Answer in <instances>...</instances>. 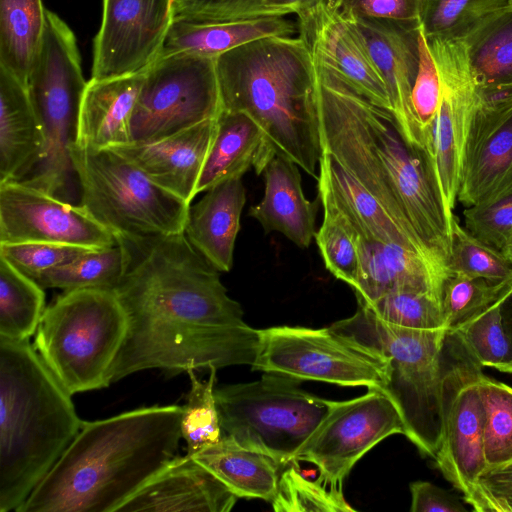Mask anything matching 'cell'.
<instances>
[{
  "label": "cell",
  "mask_w": 512,
  "mask_h": 512,
  "mask_svg": "<svg viewBox=\"0 0 512 512\" xmlns=\"http://www.w3.org/2000/svg\"><path fill=\"white\" fill-rule=\"evenodd\" d=\"M510 0H423L421 29L426 37H463L480 19Z\"/></svg>",
  "instance_id": "ee69618b"
},
{
  "label": "cell",
  "mask_w": 512,
  "mask_h": 512,
  "mask_svg": "<svg viewBox=\"0 0 512 512\" xmlns=\"http://www.w3.org/2000/svg\"><path fill=\"white\" fill-rule=\"evenodd\" d=\"M222 111L216 58L158 57L145 71L131 120V143L154 142Z\"/></svg>",
  "instance_id": "8fae6325"
},
{
  "label": "cell",
  "mask_w": 512,
  "mask_h": 512,
  "mask_svg": "<svg viewBox=\"0 0 512 512\" xmlns=\"http://www.w3.org/2000/svg\"><path fill=\"white\" fill-rule=\"evenodd\" d=\"M318 194L327 197L357 235L397 243L420 255L444 281L419 239L402 227L385 208L329 153L319 158Z\"/></svg>",
  "instance_id": "603a6c76"
},
{
  "label": "cell",
  "mask_w": 512,
  "mask_h": 512,
  "mask_svg": "<svg viewBox=\"0 0 512 512\" xmlns=\"http://www.w3.org/2000/svg\"><path fill=\"white\" fill-rule=\"evenodd\" d=\"M448 274L482 278L498 284L512 280V263L500 250L473 236L453 216Z\"/></svg>",
  "instance_id": "ab89813d"
},
{
  "label": "cell",
  "mask_w": 512,
  "mask_h": 512,
  "mask_svg": "<svg viewBox=\"0 0 512 512\" xmlns=\"http://www.w3.org/2000/svg\"><path fill=\"white\" fill-rule=\"evenodd\" d=\"M411 512H465L466 507L445 490L427 481L410 483Z\"/></svg>",
  "instance_id": "816d5d0a"
},
{
  "label": "cell",
  "mask_w": 512,
  "mask_h": 512,
  "mask_svg": "<svg viewBox=\"0 0 512 512\" xmlns=\"http://www.w3.org/2000/svg\"><path fill=\"white\" fill-rule=\"evenodd\" d=\"M426 40L441 80V100L426 155L444 204L453 214L467 130L481 96L470 73L461 38L426 37Z\"/></svg>",
  "instance_id": "9a60e30c"
},
{
  "label": "cell",
  "mask_w": 512,
  "mask_h": 512,
  "mask_svg": "<svg viewBox=\"0 0 512 512\" xmlns=\"http://www.w3.org/2000/svg\"><path fill=\"white\" fill-rule=\"evenodd\" d=\"M90 250L94 249L49 242L0 243V257L33 280L41 273L71 262Z\"/></svg>",
  "instance_id": "bcb514c9"
},
{
  "label": "cell",
  "mask_w": 512,
  "mask_h": 512,
  "mask_svg": "<svg viewBox=\"0 0 512 512\" xmlns=\"http://www.w3.org/2000/svg\"><path fill=\"white\" fill-rule=\"evenodd\" d=\"M463 216L473 236L501 251L512 238V192L487 204L466 207Z\"/></svg>",
  "instance_id": "c3c4849f"
},
{
  "label": "cell",
  "mask_w": 512,
  "mask_h": 512,
  "mask_svg": "<svg viewBox=\"0 0 512 512\" xmlns=\"http://www.w3.org/2000/svg\"><path fill=\"white\" fill-rule=\"evenodd\" d=\"M71 396L29 339L0 336V512H17L78 434Z\"/></svg>",
  "instance_id": "277c9868"
},
{
  "label": "cell",
  "mask_w": 512,
  "mask_h": 512,
  "mask_svg": "<svg viewBox=\"0 0 512 512\" xmlns=\"http://www.w3.org/2000/svg\"><path fill=\"white\" fill-rule=\"evenodd\" d=\"M301 382L265 372L259 380L215 389L223 435L289 465L335 402L301 389Z\"/></svg>",
  "instance_id": "9c48e42d"
},
{
  "label": "cell",
  "mask_w": 512,
  "mask_h": 512,
  "mask_svg": "<svg viewBox=\"0 0 512 512\" xmlns=\"http://www.w3.org/2000/svg\"><path fill=\"white\" fill-rule=\"evenodd\" d=\"M419 62L412 88V108L427 153L433 126L441 100V80L438 67L420 27L418 34Z\"/></svg>",
  "instance_id": "f6af8a7d"
},
{
  "label": "cell",
  "mask_w": 512,
  "mask_h": 512,
  "mask_svg": "<svg viewBox=\"0 0 512 512\" xmlns=\"http://www.w3.org/2000/svg\"><path fill=\"white\" fill-rule=\"evenodd\" d=\"M298 165L275 154L265 166L264 196L250 207L248 215L256 219L266 234L279 232L300 248L310 246L315 237L318 202L306 199Z\"/></svg>",
  "instance_id": "d4e9b609"
},
{
  "label": "cell",
  "mask_w": 512,
  "mask_h": 512,
  "mask_svg": "<svg viewBox=\"0 0 512 512\" xmlns=\"http://www.w3.org/2000/svg\"><path fill=\"white\" fill-rule=\"evenodd\" d=\"M348 20H375L407 29L421 27L423 0H326Z\"/></svg>",
  "instance_id": "7dc6e473"
},
{
  "label": "cell",
  "mask_w": 512,
  "mask_h": 512,
  "mask_svg": "<svg viewBox=\"0 0 512 512\" xmlns=\"http://www.w3.org/2000/svg\"><path fill=\"white\" fill-rule=\"evenodd\" d=\"M143 78L144 71L88 81L80 108L78 145L104 149L131 143V120Z\"/></svg>",
  "instance_id": "4316f807"
},
{
  "label": "cell",
  "mask_w": 512,
  "mask_h": 512,
  "mask_svg": "<svg viewBox=\"0 0 512 512\" xmlns=\"http://www.w3.org/2000/svg\"><path fill=\"white\" fill-rule=\"evenodd\" d=\"M265 0H173L174 19L221 22L271 16Z\"/></svg>",
  "instance_id": "681fc988"
},
{
  "label": "cell",
  "mask_w": 512,
  "mask_h": 512,
  "mask_svg": "<svg viewBox=\"0 0 512 512\" xmlns=\"http://www.w3.org/2000/svg\"><path fill=\"white\" fill-rule=\"evenodd\" d=\"M324 209L323 221L315 233V240L326 269L351 288L355 286L359 254L357 234L334 204L318 194Z\"/></svg>",
  "instance_id": "8d00e7d4"
},
{
  "label": "cell",
  "mask_w": 512,
  "mask_h": 512,
  "mask_svg": "<svg viewBox=\"0 0 512 512\" xmlns=\"http://www.w3.org/2000/svg\"><path fill=\"white\" fill-rule=\"evenodd\" d=\"M330 329L386 361L388 374L382 391L399 409L406 437L422 454L435 458L442 437V353L447 330L387 323L363 303Z\"/></svg>",
  "instance_id": "5b68a950"
},
{
  "label": "cell",
  "mask_w": 512,
  "mask_h": 512,
  "mask_svg": "<svg viewBox=\"0 0 512 512\" xmlns=\"http://www.w3.org/2000/svg\"><path fill=\"white\" fill-rule=\"evenodd\" d=\"M298 25L286 16H263L221 22L174 19L159 57L192 54L217 58L251 41L273 37H292Z\"/></svg>",
  "instance_id": "f546056e"
},
{
  "label": "cell",
  "mask_w": 512,
  "mask_h": 512,
  "mask_svg": "<svg viewBox=\"0 0 512 512\" xmlns=\"http://www.w3.org/2000/svg\"><path fill=\"white\" fill-rule=\"evenodd\" d=\"M81 205L120 242L184 233L190 204L112 148L71 150Z\"/></svg>",
  "instance_id": "ba28073f"
},
{
  "label": "cell",
  "mask_w": 512,
  "mask_h": 512,
  "mask_svg": "<svg viewBox=\"0 0 512 512\" xmlns=\"http://www.w3.org/2000/svg\"><path fill=\"white\" fill-rule=\"evenodd\" d=\"M45 24L42 0H0V67L26 85Z\"/></svg>",
  "instance_id": "d6a6232c"
},
{
  "label": "cell",
  "mask_w": 512,
  "mask_h": 512,
  "mask_svg": "<svg viewBox=\"0 0 512 512\" xmlns=\"http://www.w3.org/2000/svg\"><path fill=\"white\" fill-rule=\"evenodd\" d=\"M87 83L73 31L56 13L46 10L42 41L27 82L44 147L37 165L18 181L57 197L65 191L75 174L71 150L78 141Z\"/></svg>",
  "instance_id": "52a82bcc"
},
{
  "label": "cell",
  "mask_w": 512,
  "mask_h": 512,
  "mask_svg": "<svg viewBox=\"0 0 512 512\" xmlns=\"http://www.w3.org/2000/svg\"><path fill=\"white\" fill-rule=\"evenodd\" d=\"M130 258L128 246L118 241L114 246L94 249L38 275L34 281L43 289L63 291L99 288L114 290L122 280Z\"/></svg>",
  "instance_id": "836d02e7"
},
{
  "label": "cell",
  "mask_w": 512,
  "mask_h": 512,
  "mask_svg": "<svg viewBox=\"0 0 512 512\" xmlns=\"http://www.w3.org/2000/svg\"><path fill=\"white\" fill-rule=\"evenodd\" d=\"M470 73L485 100L512 95V0L480 19L463 37Z\"/></svg>",
  "instance_id": "4dcf8cb0"
},
{
  "label": "cell",
  "mask_w": 512,
  "mask_h": 512,
  "mask_svg": "<svg viewBox=\"0 0 512 512\" xmlns=\"http://www.w3.org/2000/svg\"><path fill=\"white\" fill-rule=\"evenodd\" d=\"M126 272L113 290L127 331L108 374L114 383L135 372L252 365L258 329L247 325L220 271L184 233L127 244Z\"/></svg>",
  "instance_id": "6da1fadb"
},
{
  "label": "cell",
  "mask_w": 512,
  "mask_h": 512,
  "mask_svg": "<svg viewBox=\"0 0 512 512\" xmlns=\"http://www.w3.org/2000/svg\"><path fill=\"white\" fill-rule=\"evenodd\" d=\"M464 498L478 512H512V461L486 469Z\"/></svg>",
  "instance_id": "f907efd6"
},
{
  "label": "cell",
  "mask_w": 512,
  "mask_h": 512,
  "mask_svg": "<svg viewBox=\"0 0 512 512\" xmlns=\"http://www.w3.org/2000/svg\"><path fill=\"white\" fill-rule=\"evenodd\" d=\"M217 129L208 119L166 138L113 147L139 167L154 183L191 204Z\"/></svg>",
  "instance_id": "7402d4cb"
},
{
  "label": "cell",
  "mask_w": 512,
  "mask_h": 512,
  "mask_svg": "<svg viewBox=\"0 0 512 512\" xmlns=\"http://www.w3.org/2000/svg\"><path fill=\"white\" fill-rule=\"evenodd\" d=\"M246 195L242 177L221 182L189 207L184 234L217 270L229 272Z\"/></svg>",
  "instance_id": "484cf974"
},
{
  "label": "cell",
  "mask_w": 512,
  "mask_h": 512,
  "mask_svg": "<svg viewBox=\"0 0 512 512\" xmlns=\"http://www.w3.org/2000/svg\"><path fill=\"white\" fill-rule=\"evenodd\" d=\"M511 286L512 280L494 284L482 278L448 274L441 290V306L447 330L452 331L494 303Z\"/></svg>",
  "instance_id": "b9f144b4"
},
{
  "label": "cell",
  "mask_w": 512,
  "mask_h": 512,
  "mask_svg": "<svg viewBox=\"0 0 512 512\" xmlns=\"http://www.w3.org/2000/svg\"><path fill=\"white\" fill-rule=\"evenodd\" d=\"M275 154L264 132L250 116L222 110L196 192H206L221 182L242 177L250 167L257 175L262 174Z\"/></svg>",
  "instance_id": "f1b7e54d"
},
{
  "label": "cell",
  "mask_w": 512,
  "mask_h": 512,
  "mask_svg": "<svg viewBox=\"0 0 512 512\" xmlns=\"http://www.w3.org/2000/svg\"><path fill=\"white\" fill-rule=\"evenodd\" d=\"M485 410L484 455L487 468L512 461V387L479 375Z\"/></svg>",
  "instance_id": "f35d334b"
},
{
  "label": "cell",
  "mask_w": 512,
  "mask_h": 512,
  "mask_svg": "<svg viewBox=\"0 0 512 512\" xmlns=\"http://www.w3.org/2000/svg\"><path fill=\"white\" fill-rule=\"evenodd\" d=\"M173 20V0H103L91 78L145 71L159 57Z\"/></svg>",
  "instance_id": "e0dca14e"
},
{
  "label": "cell",
  "mask_w": 512,
  "mask_h": 512,
  "mask_svg": "<svg viewBox=\"0 0 512 512\" xmlns=\"http://www.w3.org/2000/svg\"><path fill=\"white\" fill-rule=\"evenodd\" d=\"M126 331V314L113 290H68L45 308L33 347L74 395L110 385L108 374Z\"/></svg>",
  "instance_id": "8992f818"
},
{
  "label": "cell",
  "mask_w": 512,
  "mask_h": 512,
  "mask_svg": "<svg viewBox=\"0 0 512 512\" xmlns=\"http://www.w3.org/2000/svg\"><path fill=\"white\" fill-rule=\"evenodd\" d=\"M442 361V437L434 460L444 477L466 497L487 468L485 410L479 392L482 366L451 331L444 339Z\"/></svg>",
  "instance_id": "4fadbf2b"
},
{
  "label": "cell",
  "mask_w": 512,
  "mask_h": 512,
  "mask_svg": "<svg viewBox=\"0 0 512 512\" xmlns=\"http://www.w3.org/2000/svg\"><path fill=\"white\" fill-rule=\"evenodd\" d=\"M45 308L44 289L0 257V336L29 339Z\"/></svg>",
  "instance_id": "e575fe53"
},
{
  "label": "cell",
  "mask_w": 512,
  "mask_h": 512,
  "mask_svg": "<svg viewBox=\"0 0 512 512\" xmlns=\"http://www.w3.org/2000/svg\"><path fill=\"white\" fill-rule=\"evenodd\" d=\"M297 18L299 36L315 61L370 102L392 113L384 81L354 25L326 0Z\"/></svg>",
  "instance_id": "d6986e66"
},
{
  "label": "cell",
  "mask_w": 512,
  "mask_h": 512,
  "mask_svg": "<svg viewBox=\"0 0 512 512\" xmlns=\"http://www.w3.org/2000/svg\"><path fill=\"white\" fill-rule=\"evenodd\" d=\"M238 498L271 502L281 474L271 456L245 448L229 436L192 456Z\"/></svg>",
  "instance_id": "1f68e13d"
},
{
  "label": "cell",
  "mask_w": 512,
  "mask_h": 512,
  "mask_svg": "<svg viewBox=\"0 0 512 512\" xmlns=\"http://www.w3.org/2000/svg\"><path fill=\"white\" fill-rule=\"evenodd\" d=\"M512 192V95L481 97L467 130L457 200L487 204Z\"/></svg>",
  "instance_id": "ac0fdd59"
},
{
  "label": "cell",
  "mask_w": 512,
  "mask_h": 512,
  "mask_svg": "<svg viewBox=\"0 0 512 512\" xmlns=\"http://www.w3.org/2000/svg\"><path fill=\"white\" fill-rule=\"evenodd\" d=\"M501 252L511 261L512 263V238L503 247Z\"/></svg>",
  "instance_id": "11a10c76"
},
{
  "label": "cell",
  "mask_w": 512,
  "mask_h": 512,
  "mask_svg": "<svg viewBox=\"0 0 512 512\" xmlns=\"http://www.w3.org/2000/svg\"><path fill=\"white\" fill-rule=\"evenodd\" d=\"M43 147L42 128L27 85L0 67V182L27 176Z\"/></svg>",
  "instance_id": "83f0119b"
},
{
  "label": "cell",
  "mask_w": 512,
  "mask_h": 512,
  "mask_svg": "<svg viewBox=\"0 0 512 512\" xmlns=\"http://www.w3.org/2000/svg\"><path fill=\"white\" fill-rule=\"evenodd\" d=\"M258 333L253 371L346 387L385 388L386 361L330 327L276 326Z\"/></svg>",
  "instance_id": "7c38bea8"
},
{
  "label": "cell",
  "mask_w": 512,
  "mask_h": 512,
  "mask_svg": "<svg viewBox=\"0 0 512 512\" xmlns=\"http://www.w3.org/2000/svg\"><path fill=\"white\" fill-rule=\"evenodd\" d=\"M359 269L355 286L357 302L372 303L400 290L428 292L441 301L443 280L418 254L393 242L357 235Z\"/></svg>",
  "instance_id": "cb8c5ba5"
},
{
  "label": "cell",
  "mask_w": 512,
  "mask_h": 512,
  "mask_svg": "<svg viewBox=\"0 0 512 512\" xmlns=\"http://www.w3.org/2000/svg\"><path fill=\"white\" fill-rule=\"evenodd\" d=\"M49 242L88 249L118 243L81 205L20 181L0 182V243Z\"/></svg>",
  "instance_id": "2e32d148"
},
{
  "label": "cell",
  "mask_w": 512,
  "mask_h": 512,
  "mask_svg": "<svg viewBox=\"0 0 512 512\" xmlns=\"http://www.w3.org/2000/svg\"><path fill=\"white\" fill-rule=\"evenodd\" d=\"M234 495L191 455L175 456L116 512H228Z\"/></svg>",
  "instance_id": "ffe728a7"
},
{
  "label": "cell",
  "mask_w": 512,
  "mask_h": 512,
  "mask_svg": "<svg viewBox=\"0 0 512 512\" xmlns=\"http://www.w3.org/2000/svg\"><path fill=\"white\" fill-rule=\"evenodd\" d=\"M501 297L451 332L458 336L478 364L512 373V348L502 324Z\"/></svg>",
  "instance_id": "d590c367"
},
{
  "label": "cell",
  "mask_w": 512,
  "mask_h": 512,
  "mask_svg": "<svg viewBox=\"0 0 512 512\" xmlns=\"http://www.w3.org/2000/svg\"><path fill=\"white\" fill-rule=\"evenodd\" d=\"M348 20V19H347ZM364 40L386 86L392 115L409 144L424 151L412 108V88L418 70L419 29L375 20H349Z\"/></svg>",
  "instance_id": "44dd1931"
},
{
  "label": "cell",
  "mask_w": 512,
  "mask_h": 512,
  "mask_svg": "<svg viewBox=\"0 0 512 512\" xmlns=\"http://www.w3.org/2000/svg\"><path fill=\"white\" fill-rule=\"evenodd\" d=\"M183 406H150L82 423L17 512H116L177 456Z\"/></svg>",
  "instance_id": "7a4b0ae2"
},
{
  "label": "cell",
  "mask_w": 512,
  "mask_h": 512,
  "mask_svg": "<svg viewBox=\"0 0 512 512\" xmlns=\"http://www.w3.org/2000/svg\"><path fill=\"white\" fill-rule=\"evenodd\" d=\"M351 89L355 111L386 181L433 263L446 277L454 215L444 204L426 153L407 142L391 112Z\"/></svg>",
  "instance_id": "30bf717a"
},
{
  "label": "cell",
  "mask_w": 512,
  "mask_h": 512,
  "mask_svg": "<svg viewBox=\"0 0 512 512\" xmlns=\"http://www.w3.org/2000/svg\"><path fill=\"white\" fill-rule=\"evenodd\" d=\"M222 110L243 112L260 126L276 154L318 179L321 140L314 59L306 42L273 36L216 58Z\"/></svg>",
  "instance_id": "3957f363"
},
{
  "label": "cell",
  "mask_w": 512,
  "mask_h": 512,
  "mask_svg": "<svg viewBox=\"0 0 512 512\" xmlns=\"http://www.w3.org/2000/svg\"><path fill=\"white\" fill-rule=\"evenodd\" d=\"M324 2L325 0H265L264 5L271 16L296 14L299 17L313 11Z\"/></svg>",
  "instance_id": "f5cc1de1"
},
{
  "label": "cell",
  "mask_w": 512,
  "mask_h": 512,
  "mask_svg": "<svg viewBox=\"0 0 512 512\" xmlns=\"http://www.w3.org/2000/svg\"><path fill=\"white\" fill-rule=\"evenodd\" d=\"M363 304L387 323L412 329L447 330L441 301L428 292L393 291Z\"/></svg>",
  "instance_id": "7bdbcfd3"
},
{
  "label": "cell",
  "mask_w": 512,
  "mask_h": 512,
  "mask_svg": "<svg viewBox=\"0 0 512 512\" xmlns=\"http://www.w3.org/2000/svg\"><path fill=\"white\" fill-rule=\"evenodd\" d=\"M297 461L281 472L276 494L270 502L276 512H354L343 490L322 481L309 480L297 468Z\"/></svg>",
  "instance_id": "60d3db41"
},
{
  "label": "cell",
  "mask_w": 512,
  "mask_h": 512,
  "mask_svg": "<svg viewBox=\"0 0 512 512\" xmlns=\"http://www.w3.org/2000/svg\"><path fill=\"white\" fill-rule=\"evenodd\" d=\"M393 434H407L401 413L385 392L371 388L360 397L335 401L294 461L313 463L320 481L342 490L357 461Z\"/></svg>",
  "instance_id": "5bb4252c"
},
{
  "label": "cell",
  "mask_w": 512,
  "mask_h": 512,
  "mask_svg": "<svg viewBox=\"0 0 512 512\" xmlns=\"http://www.w3.org/2000/svg\"><path fill=\"white\" fill-rule=\"evenodd\" d=\"M194 371H187L191 387L180 424L187 454L191 456L223 437L214 394L217 368L209 369V378L205 381L198 379Z\"/></svg>",
  "instance_id": "74e56055"
},
{
  "label": "cell",
  "mask_w": 512,
  "mask_h": 512,
  "mask_svg": "<svg viewBox=\"0 0 512 512\" xmlns=\"http://www.w3.org/2000/svg\"><path fill=\"white\" fill-rule=\"evenodd\" d=\"M499 307L502 324L512 348V286L501 297Z\"/></svg>",
  "instance_id": "db71d44e"
}]
</instances>
